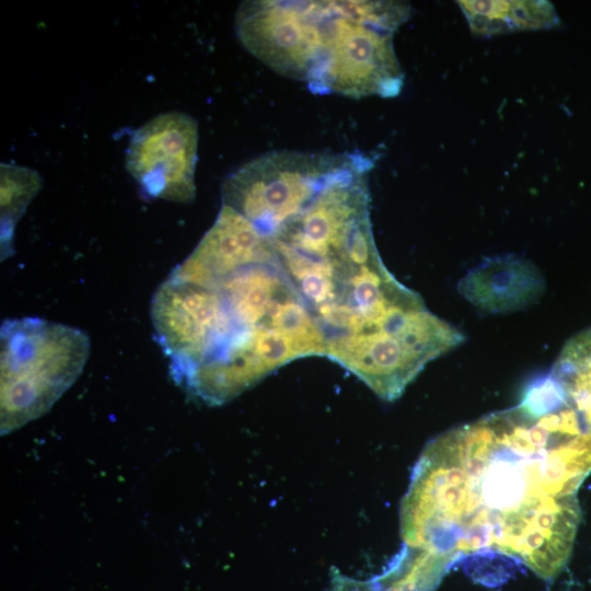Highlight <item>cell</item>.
<instances>
[{
	"instance_id": "6da1fadb",
	"label": "cell",
	"mask_w": 591,
	"mask_h": 591,
	"mask_svg": "<svg viewBox=\"0 0 591 591\" xmlns=\"http://www.w3.org/2000/svg\"><path fill=\"white\" fill-rule=\"evenodd\" d=\"M590 473L591 429L566 397L520 402L427 443L401 502V536L453 561L512 558L553 580L570 558Z\"/></svg>"
},
{
	"instance_id": "7a4b0ae2",
	"label": "cell",
	"mask_w": 591,
	"mask_h": 591,
	"mask_svg": "<svg viewBox=\"0 0 591 591\" xmlns=\"http://www.w3.org/2000/svg\"><path fill=\"white\" fill-rule=\"evenodd\" d=\"M409 16L410 5L398 1H328L309 89L351 99L396 96L404 74L393 35Z\"/></svg>"
},
{
	"instance_id": "3957f363",
	"label": "cell",
	"mask_w": 591,
	"mask_h": 591,
	"mask_svg": "<svg viewBox=\"0 0 591 591\" xmlns=\"http://www.w3.org/2000/svg\"><path fill=\"white\" fill-rule=\"evenodd\" d=\"M91 351L80 328L39 317L0 328V428L9 434L42 417L82 373Z\"/></svg>"
},
{
	"instance_id": "277c9868",
	"label": "cell",
	"mask_w": 591,
	"mask_h": 591,
	"mask_svg": "<svg viewBox=\"0 0 591 591\" xmlns=\"http://www.w3.org/2000/svg\"><path fill=\"white\" fill-rule=\"evenodd\" d=\"M327 1H244L235 14L243 47L278 74L308 82L321 50Z\"/></svg>"
},
{
	"instance_id": "5b68a950",
	"label": "cell",
	"mask_w": 591,
	"mask_h": 591,
	"mask_svg": "<svg viewBox=\"0 0 591 591\" xmlns=\"http://www.w3.org/2000/svg\"><path fill=\"white\" fill-rule=\"evenodd\" d=\"M198 125L183 112L160 114L138 128L126 170L148 198L189 204L196 196Z\"/></svg>"
},
{
	"instance_id": "8992f818",
	"label": "cell",
	"mask_w": 591,
	"mask_h": 591,
	"mask_svg": "<svg viewBox=\"0 0 591 591\" xmlns=\"http://www.w3.org/2000/svg\"><path fill=\"white\" fill-rule=\"evenodd\" d=\"M546 289L540 269L515 254L488 257L457 283L459 293L479 313L508 314L538 302Z\"/></svg>"
},
{
	"instance_id": "52a82bcc",
	"label": "cell",
	"mask_w": 591,
	"mask_h": 591,
	"mask_svg": "<svg viewBox=\"0 0 591 591\" xmlns=\"http://www.w3.org/2000/svg\"><path fill=\"white\" fill-rule=\"evenodd\" d=\"M453 559L403 544L384 569L364 580L331 571L329 591H437Z\"/></svg>"
},
{
	"instance_id": "ba28073f",
	"label": "cell",
	"mask_w": 591,
	"mask_h": 591,
	"mask_svg": "<svg viewBox=\"0 0 591 591\" xmlns=\"http://www.w3.org/2000/svg\"><path fill=\"white\" fill-rule=\"evenodd\" d=\"M472 31L496 35L513 31L549 28L558 16L547 1H457Z\"/></svg>"
},
{
	"instance_id": "9c48e42d",
	"label": "cell",
	"mask_w": 591,
	"mask_h": 591,
	"mask_svg": "<svg viewBox=\"0 0 591 591\" xmlns=\"http://www.w3.org/2000/svg\"><path fill=\"white\" fill-rule=\"evenodd\" d=\"M549 374L561 387L568 404L591 429V327L567 340Z\"/></svg>"
},
{
	"instance_id": "30bf717a",
	"label": "cell",
	"mask_w": 591,
	"mask_h": 591,
	"mask_svg": "<svg viewBox=\"0 0 591 591\" xmlns=\"http://www.w3.org/2000/svg\"><path fill=\"white\" fill-rule=\"evenodd\" d=\"M42 186L36 171L1 163V260L13 254L15 225Z\"/></svg>"
}]
</instances>
